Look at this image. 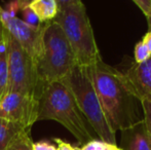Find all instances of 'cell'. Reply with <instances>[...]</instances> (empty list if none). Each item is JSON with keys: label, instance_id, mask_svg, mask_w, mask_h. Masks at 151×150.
<instances>
[{"label": "cell", "instance_id": "cell-1", "mask_svg": "<svg viewBox=\"0 0 151 150\" xmlns=\"http://www.w3.org/2000/svg\"><path fill=\"white\" fill-rule=\"evenodd\" d=\"M86 68L114 132L123 133L143 122L141 107L138 106L141 102L121 71L103 60Z\"/></svg>", "mask_w": 151, "mask_h": 150}, {"label": "cell", "instance_id": "cell-2", "mask_svg": "<svg viewBox=\"0 0 151 150\" xmlns=\"http://www.w3.org/2000/svg\"><path fill=\"white\" fill-rule=\"evenodd\" d=\"M55 120L64 126L79 143L90 142L97 136L88 123L72 93L63 81L44 86L39 100L37 121Z\"/></svg>", "mask_w": 151, "mask_h": 150}, {"label": "cell", "instance_id": "cell-3", "mask_svg": "<svg viewBox=\"0 0 151 150\" xmlns=\"http://www.w3.org/2000/svg\"><path fill=\"white\" fill-rule=\"evenodd\" d=\"M55 22L67 38L77 66L90 67L102 60L86 7L80 0H59Z\"/></svg>", "mask_w": 151, "mask_h": 150}, {"label": "cell", "instance_id": "cell-4", "mask_svg": "<svg viewBox=\"0 0 151 150\" xmlns=\"http://www.w3.org/2000/svg\"><path fill=\"white\" fill-rule=\"evenodd\" d=\"M77 66L75 56L61 27L55 21L44 25L42 47L36 67L43 85L62 81Z\"/></svg>", "mask_w": 151, "mask_h": 150}, {"label": "cell", "instance_id": "cell-5", "mask_svg": "<svg viewBox=\"0 0 151 150\" xmlns=\"http://www.w3.org/2000/svg\"><path fill=\"white\" fill-rule=\"evenodd\" d=\"M62 81L72 93L78 108L97 138L110 145H116V133L107 120L86 67H74Z\"/></svg>", "mask_w": 151, "mask_h": 150}, {"label": "cell", "instance_id": "cell-6", "mask_svg": "<svg viewBox=\"0 0 151 150\" xmlns=\"http://www.w3.org/2000/svg\"><path fill=\"white\" fill-rule=\"evenodd\" d=\"M8 58V90L40 100L44 85L37 72L36 63L8 32L5 33Z\"/></svg>", "mask_w": 151, "mask_h": 150}, {"label": "cell", "instance_id": "cell-7", "mask_svg": "<svg viewBox=\"0 0 151 150\" xmlns=\"http://www.w3.org/2000/svg\"><path fill=\"white\" fill-rule=\"evenodd\" d=\"M23 5V1H14L6 4L5 7L0 6V19L5 30L33 59L38 60L42 47V35L44 25L31 26L17 17Z\"/></svg>", "mask_w": 151, "mask_h": 150}, {"label": "cell", "instance_id": "cell-8", "mask_svg": "<svg viewBox=\"0 0 151 150\" xmlns=\"http://www.w3.org/2000/svg\"><path fill=\"white\" fill-rule=\"evenodd\" d=\"M39 100L17 92H7L0 100V118L31 130L37 122Z\"/></svg>", "mask_w": 151, "mask_h": 150}, {"label": "cell", "instance_id": "cell-9", "mask_svg": "<svg viewBox=\"0 0 151 150\" xmlns=\"http://www.w3.org/2000/svg\"><path fill=\"white\" fill-rule=\"evenodd\" d=\"M122 73L140 102L144 100L151 101V57L142 64L133 62Z\"/></svg>", "mask_w": 151, "mask_h": 150}, {"label": "cell", "instance_id": "cell-10", "mask_svg": "<svg viewBox=\"0 0 151 150\" xmlns=\"http://www.w3.org/2000/svg\"><path fill=\"white\" fill-rule=\"evenodd\" d=\"M29 7L41 24L52 22L58 16V0H32Z\"/></svg>", "mask_w": 151, "mask_h": 150}, {"label": "cell", "instance_id": "cell-11", "mask_svg": "<svg viewBox=\"0 0 151 150\" xmlns=\"http://www.w3.org/2000/svg\"><path fill=\"white\" fill-rule=\"evenodd\" d=\"M123 133L127 134V150H151V136L146 131L144 122Z\"/></svg>", "mask_w": 151, "mask_h": 150}, {"label": "cell", "instance_id": "cell-12", "mask_svg": "<svg viewBox=\"0 0 151 150\" xmlns=\"http://www.w3.org/2000/svg\"><path fill=\"white\" fill-rule=\"evenodd\" d=\"M23 131L31 130H26L20 124L6 120L4 118H0V150H6L14 137H17Z\"/></svg>", "mask_w": 151, "mask_h": 150}, {"label": "cell", "instance_id": "cell-13", "mask_svg": "<svg viewBox=\"0 0 151 150\" xmlns=\"http://www.w3.org/2000/svg\"><path fill=\"white\" fill-rule=\"evenodd\" d=\"M6 33V30H5ZM8 90V58L6 40L0 47V100Z\"/></svg>", "mask_w": 151, "mask_h": 150}, {"label": "cell", "instance_id": "cell-14", "mask_svg": "<svg viewBox=\"0 0 151 150\" xmlns=\"http://www.w3.org/2000/svg\"><path fill=\"white\" fill-rule=\"evenodd\" d=\"M33 141L30 136V131H23L14 137L6 150H33Z\"/></svg>", "mask_w": 151, "mask_h": 150}, {"label": "cell", "instance_id": "cell-15", "mask_svg": "<svg viewBox=\"0 0 151 150\" xmlns=\"http://www.w3.org/2000/svg\"><path fill=\"white\" fill-rule=\"evenodd\" d=\"M29 2L30 1H23V5L20 9L23 17L22 21H24L25 23H27L28 25H31V26H39V25H41V23L39 22V20L35 16V14L30 9Z\"/></svg>", "mask_w": 151, "mask_h": 150}, {"label": "cell", "instance_id": "cell-16", "mask_svg": "<svg viewBox=\"0 0 151 150\" xmlns=\"http://www.w3.org/2000/svg\"><path fill=\"white\" fill-rule=\"evenodd\" d=\"M150 57V52H148L142 40L138 42L134 48V63L135 64H142V63L146 62Z\"/></svg>", "mask_w": 151, "mask_h": 150}, {"label": "cell", "instance_id": "cell-17", "mask_svg": "<svg viewBox=\"0 0 151 150\" xmlns=\"http://www.w3.org/2000/svg\"><path fill=\"white\" fill-rule=\"evenodd\" d=\"M141 108L143 112V122L147 133L151 136V101H141Z\"/></svg>", "mask_w": 151, "mask_h": 150}, {"label": "cell", "instance_id": "cell-18", "mask_svg": "<svg viewBox=\"0 0 151 150\" xmlns=\"http://www.w3.org/2000/svg\"><path fill=\"white\" fill-rule=\"evenodd\" d=\"M114 146L116 145H110L99 139H95L83 144V146L81 148H78V150H112Z\"/></svg>", "mask_w": 151, "mask_h": 150}, {"label": "cell", "instance_id": "cell-19", "mask_svg": "<svg viewBox=\"0 0 151 150\" xmlns=\"http://www.w3.org/2000/svg\"><path fill=\"white\" fill-rule=\"evenodd\" d=\"M134 3L141 9L143 14L147 17L151 9V0H134Z\"/></svg>", "mask_w": 151, "mask_h": 150}, {"label": "cell", "instance_id": "cell-20", "mask_svg": "<svg viewBox=\"0 0 151 150\" xmlns=\"http://www.w3.org/2000/svg\"><path fill=\"white\" fill-rule=\"evenodd\" d=\"M33 150H57V146L47 141H39L33 144Z\"/></svg>", "mask_w": 151, "mask_h": 150}, {"label": "cell", "instance_id": "cell-21", "mask_svg": "<svg viewBox=\"0 0 151 150\" xmlns=\"http://www.w3.org/2000/svg\"><path fill=\"white\" fill-rule=\"evenodd\" d=\"M54 140L57 143V150H78V148L73 147L70 143L66 142L60 138H55Z\"/></svg>", "mask_w": 151, "mask_h": 150}, {"label": "cell", "instance_id": "cell-22", "mask_svg": "<svg viewBox=\"0 0 151 150\" xmlns=\"http://www.w3.org/2000/svg\"><path fill=\"white\" fill-rule=\"evenodd\" d=\"M142 42L144 43V45L146 46V48H147L148 52H149L151 55V32L150 31H148V32L144 35L143 39H142Z\"/></svg>", "mask_w": 151, "mask_h": 150}, {"label": "cell", "instance_id": "cell-23", "mask_svg": "<svg viewBox=\"0 0 151 150\" xmlns=\"http://www.w3.org/2000/svg\"><path fill=\"white\" fill-rule=\"evenodd\" d=\"M4 40H5V28L2 24L1 19H0V47L4 43Z\"/></svg>", "mask_w": 151, "mask_h": 150}, {"label": "cell", "instance_id": "cell-24", "mask_svg": "<svg viewBox=\"0 0 151 150\" xmlns=\"http://www.w3.org/2000/svg\"><path fill=\"white\" fill-rule=\"evenodd\" d=\"M146 19H147V23H148V31L151 32V9H150L149 14L146 17Z\"/></svg>", "mask_w": 151, "mask_h": 150}, {"label": "cell", "instance_id": "cell-25", "mask_svg": "<svg viewBox=\"0 0 151 150\" xmlns=\"http://www.w3.org/2000/svg\"><path fill=\"white\" fill-rule=\"evenodd\" d=\"M116 146H117V145H116ZM114 147H115V146H114ZM114 147H113V149H114ZM113 149H112V150H113Z\"/></svg>", "mask_w": 151, "mask_h": 150}]
</instances>
